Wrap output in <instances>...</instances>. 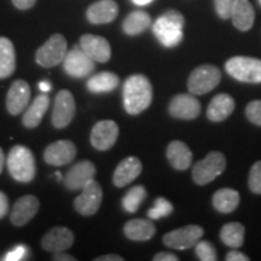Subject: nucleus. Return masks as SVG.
Masks as SVG:
<instances>
[{"label": "nucleus", "instance_id": "37998d69", "mask_svg": "<svg viewBox=\"0 0 261 261\" xmlns=\"http://www.w3.org/2000/svg\"><path fill=\"white\" fill-rule=\"evenodd\" d=\"M54 261H75V257L70 254H65L64 252L55 253V256L52 257Z\"/></svg>", "mask_w": 261, "mask_h": 261}, {"label": "nucleus", "instance_id": "9d476101", "mask_svg": "<svg viewBox=\"0 0 261 261\" xmlns=\"http://www.w3.org/2000/svg\"><path fill=\"white\" fill-rule=\"evenodd\" d=\"M75 112H76V104H75L74 96L70 91L61 90L55 98L54 110H52V125L58 129L65 128L73 121Z\"/></svg>", "mask_w": 261, "mask_h": 261}, {"label": "nucleus", "instance_id": "0eeeda50", "mask_svg": "<svg viewBox=\"0 0 261 261\" xmlns=\"http://www.w3.org/2000/svg\"><path fill=\"white\" fill-rule=\"evenodd\" d=\"M67 40L62 34H54L35 54V61L44 68H52L63 63L67 55Z\"/></svg>", "mask_w": 261, "mask_h": 261}, {"label": "nucleus", "instance_id": "f8f14e48", "mask_svg": "<svg viewBox=\"0 0 261 261\" xmlns=\"http://www.w3.org/2000/svg\"><path fill=\"white\" fill-rule=\"evenodd\" d=\"M119 137V126L113 120H100L91 130V144L99 151L112 149Z\"/></svg>", "mask_w": 261, "mask_h": 261}, {"label": "nucleus", "instance_id": "c03bdc74", "mask_svg": "<svg viewBox=\"0 0 261 261\" xmlns=\"http://www.w3.org/2000/svg\"><path fill=\"white\" fill-rule=\"evenodd\" d=\"M96 261H123V257L117 255V254H108V255L98 256Z\"/></svg>", "mask_w": 261, "mask_h": 261}, {"label": "nucleus", "instance_id": "f257e3e1", "mask_svg": "<svg viewBox=\"0 0 261 261\" xmlns=\"http://www.w3.org/2000/svg\"><path fill=\"white\" fill-rule=\"evenodd\" d=\"M123 108L129 115H138L148 109L152 102V86L142 74L130 75L123 84Z\"/></svg>", "mask_w": 261, "mask_h": 261}, {"label": "nucleus", "instance_id": "58836bf2", "mask_svg": "<svg viewBox=\"0 0 261 261\" xmlns=\"http://www.w3.org/2000/svg\"><path fill=\"white\" fill-rule=\"evenodd\" d=\"M225 259H226V261H249V257L246 254L238 252V250H236V248H233V250L228 252Z\"/></svg>", "mask_w": 261, "mask_h": 261}, {"label": "nucleus", "instance_id": "2eb2a0df", "mask_svg": "<svg viewBox=\"0 0 261 261\" xmlns=\"http://www.w3.org/2000/svg\"><path fill=\"white\" fill-rule=\"evenodd\" d=\"M169 114L179 120H194L200 115L201 103L192 94H178L169 103Z\"/></svg>", "mask_w": 261, "mask_h": 261}, {"label": "nucleus", "instance_id": "a18cd8bd", "mask_svg": "<svg viewBox=\"0 0 261 261\" xmlns=\"http://www.w3.org/2000/svg\"><path fill=\"white\" fill-rule=\"evenodd\" d=\"M39 90L41 91V92L46 93V92H50L51 91V85L48 81H41V83H39Z\"/></svg>", "mask_w": 261, "mask_h": 261}, {"label": "nucleus", "instance_id": "5701e85b", "mask_svg": "<svg viewBox=\"0 0 261 261\" xmlns=\"http://www.w3.org/2000/svg\"><path fill=\"white\" fill-rule=\"evenodd\" d=\"M233 25L242 32L249 31L255 19V11L249 0H234L231 11Z\"/></svg>", "mask_w": 261, "mask_h": 261}, {"label": "nucleus", "instance_id": "f3484780", "mask_svg": "<svg viewBox=\"0 0 261 261\" xmlns=\"http://www.w3.org/2000/svg\"><path fill=\"white\" fill-rule=\"evenodd\" d=\"M39 205L40 203L34 195H25L19 197L12 207L11 215H10L11 223L18 227L24 226L37 215Z\"/></svg>", "mask_w": 261, "mask_h": 261}, {"label": "nucleus", "instance_id": "4468645a", "mask_svg": "<svg viewBox=\"0 0 261 261\" xmlns=\"http://www.w3.org/2000/svg\"><path fill=\"white\" fill-rule=\"evenodd\" d=\"M96 166L91 161H81L73 166L64 177V185L71 191L83 190L96 177Z\"/></svg>", "mask_w": 261, "mask_h": 261}, {"label": "nucleus", "instance_id": "1a4fd4ad", "mask_svg": "<svg viewBox=\"0 0 261 261\" xmlns=\"http://www.w3.org/2000/svg\"><path fill=\"white\" fill-rule=\"evenodd\" d=\"M96 62L91 58L80 46H75L67 52L63 61V69L71 77L87 76L93 73L96 68Z\"/></svg>", "mask_w": 261, "mask_h": 261}, {"label": "nucleus", "instance_id": "423d86ee", "mask_svg": "<svg viewBox=\"0 0 261 261\" xmlns=\"http://www.w3.org/2000/svg\"><path fill=\"white\" fill-rule=\"evenodd\" d=\"M221 80V71L213 64H203L191 71L188 80L189 92L205 94L218 86Z\"/></svg>", "mask_w": 261, "mask_h": 261}, {"label": "nucleus", "instance_id": "393cba45", "mask_svg": "<svg viewBox=\"0 0 261 261\" xmlns=\"http://www.w3.org/2000/svg\"><path fill=\"white\" fill-rule=\"evenodd\" d=\"M48 106H50V97L47 96V93L42 92L37 96L23 114V117H22L23 126L27 128H35L40 125L42 117L47 112Z\"/></svg>", "mask_w": 261, "mask_h": 261}, {"label": "nucleus", "instance_id": "c756f323", "mask_svg": "<svg viewBox=\"0 0 261 261\" xmlns=\"http://www.w3.org/2000/svg\"><path fill=\"white\" fill-rule=\"evenodd\" d=\"M151 24V18L144 11H133L127 16L122 23V29L127 35H138L146 31Z\"/></svg>", "mask_w": 261, "mask_h": 261}, {"label": "nucleus", "instance_id": "f03ea898", "mask_svg": "<svg viewBox=\"0 0 261 261\" xmlns=\"http://www.w3.org/2000/svg\"><path fill=\"white\" fill-rule=\"evenodd\" d=\"M185 18L177 10H169L162 14L152 24L155 37L165 47H174L182 40Z\"/></svg>", "mask_w": 261, "mask_h": 261}, {"label": "nucleus", "instance_id": "a878e982", "mask_svg": "<svg viewBox=\"0 0 261 261\" xmlns=\"http://www.w3.org/2000/svg\"><path fill=\"white\" fill-rule=\"evenodd\" d=\"M123 232L132 241H149L156 233V227L151 219H132L125 224Z\"/></svg>", "mask_w": 261, "mask_h": 261}, {"label": "nucleus", "instance_id": "ddd939ff", "mask_svg": "<svg viewBox=\"0 0 261 261\" xmlns=\"http://www.w3.org/2000/svg\"><path fill=\"white\" fill-rule=\"evenodd\" d=\"M76 146L69 139H62L52 143L45 149L44 160L47 165L61 167L70 163L76 158Z\"/></svg>", "mask_w": 261, "mask_h": 261}, {"label": "nucleus", "instance_id": "7c9ffc66", "mask_svg": "<svg viewBox=\"0 0 261 261\" xmlns=\"http://www.w3.org/2000/svg\"><path fill=\"white\" fill-rule=\"evenodd\" d=\"M220 240L227 247H242L244 242V226L240 223L225 224L220 230Z\"/></svg>", "mask_w": 261, "mask_h": 261}, {"label": "nucleus", "instance_id": "c9c22d12", "mask_svg": "<svg viewBox=\"0 0 261 261\" xmlns=\"http://www.w3.org/2000/svg\"><path fill=\"white\" fill-rule=\"evenodd\" d=\"M246 116L250 122L261 126V100H253L246 108Z\"/></svg>", "mask_w": 261, "mask_h": 261}, {"label": "nucleus", "instance_id": "9b49d317", "mask_svg": "<svg viewBox=\"0 0 261 261\" xmlns=\"http://www.w3.org/2000/svg\"><path fill=\"white\" fill-rule=\"evenodd\" d=\"M103 201V190L98 182L90 181L81 191V194L74 200V207L76 212L85 217H91L99 211Z\"/></svg>", "mask_w": 261, "mask_h": 261}, {"label": "nucleus", "instance_id": "bb28decb", "mask_svg": "<svg viewBox=\"0 0 261 261\" xmlns=\"http://www.w3.org/2000/svg\"><path fill=\"white\" fill-rule=\"evenodd\" d=\"M16 69V54L12 41L0 37V79L11 76Z\"/></svg>", "mask_w": 261, "mask_h": 261}, {"label": "nucleus", "instance_id": "49530a36", "mask_svg": "<svg viewBox=\"0 0 261 261\" xmlns=\"http://www.w3.org/2000/svg\"><path fill=\"white\" fill-rule=\"evenodd\" d=\"M5 154H4V150L0 148V174H2L3 172V168H4V165H5Z\"/></svg>", "mask_w": 261, "mask_h": 261}, {"label": "nucleus", "instance_id": "ea45409f", "mask_svg": "<svg viewBox=\"0 0 261 261\" xmlns=\"http://www.w3.org/2000/svg\"><path fill=\"white\" fill-rule=\"evenodd\" d=\"M9 212V198L4 192L0 191V219L5 217Z\"/></svg>", "mask_w": 261, "mask_h": 261}, {"label": "nucleus", "instance_id": "473e14b6", "mask_svg": "<svg viewBox=\"0 0 261 261\" xmlns=\"http://www.w3.org/2000/svg\"><path fill=\"white\" fill-rule=\"evenodd\" d=\"M173 212V204L169 202L167 198L165 197H159L155 201L152 208H150L148 211V218L151 220H158L161 218H166L168 215H171Z\"/></svg>", "mask_w": 261, "mask_h": 261}, {"label": "nucleus", "instance_id": "aec40b11", "mask_svg": "<svg viewBox=\"0 0 261 261\" xmlns=\"http://www.w3.org/2000/svg\"><path fill=\"white\" fill-rule=\"evenodd\" d=\"M143 169V165L140 160L136 156H129V158L123 159L121 162L117 165L114 172L113 182L116 188H123L128 185L135 179L140 175Z\"/></svg>", "mask_w": 261, "mask_h": 261}, {"label": "nucleus", "instance_id": "a211bd4d", "mask_svg": "<svg viewBox=\"0 0 261 261\" xmlns=\"http://www.w3.org/2000/svg\"><path fill=\"white\" fill-rule=\"evenodd\" d=\"M74 233L68 227L56 226L51 228L41 240V247L46 252L60 253L65 252L73 246Z\"/></svg>", "mask_w": 261, "mask_h": 261}, {"label": "nucleus", "instance_id": "a19ab883", "mask_svg": "<svg viewBox=\"0 0 261 261\" xmlns=\"http://www.w3.org/2000/svg\"><path fill=\"white\" fill-rule=\"evenodd\" d=\"M154 261H179V257L174 254L168 253V252H161L155 254L154 257H152Z\"/></svg>", "mask_w": 261, "mask_h": 261}, {"label": "nucleus", "instance_id": "de8ad7c7", "mask_svg": "<svg viewBox=\"0 0 261 261\" xmlns=\"http://www.w3.org/2000/svg\"><path fill=\"white\" fill-rule=\"evenodd\" d=\"M132 2L138 6H145V5H149L150 3L154 2V0H132Z\"/></svg>", "mask_w": 261, "mask_h": 261}, {"label": "nucleus", "instance_id": "cd10ccee", "mask_svg": "<svg viewBox=\"0 0 261 261\" xmlns=\"http://www.w3.org/2000/svg\"><path fill=\"white\" fill-rule=\"evenodd\" d=\"M120 79L116 74L112 71H102L93 75L87 81V90L92 93H108L112 92L119 86Z\"/></svg>", "mask_w": 261, "mask_h": 261}, {"label": "nucleus", "instance_id": "c85d7f7f", "mask_svg": "<svg viewBox=\"0 0 261 261\" xmlns=\"http://www.w3.org/2000/svg\"><path fill=\"white\" fill-rule=\"evenodd\" d=\"M240 198L238 191L230 188H224L218 190L213 195V205L218 212L227 214L233 212L238 207Z\"/></svg>", "mask_w": 261, "mask_h": 261}, {"label": "nucleus", "instance_id": "e433bc0d", "mask_svg": "<svg viewBox=\"0 0 261 261\" xmlns=\"http://www.w3.org/2000/svg\"><path fill=\"white\" fill-rule=\"evenodd\" d=\"M234 0H214V8L218 16L223 19L231 17Z\"/></svg>", "mask_w": 261, "mask_h": 261}, {"label": "nucleus", "instance_id": "b1692460", "mask_svg": "<svg viewBox=\"0 0 261 261\" xmlns=\"http://www.w3.org/2000/svg\"><path fill=\"white\" fill-rule=\"evenodd\" d=\"M234 110L233 98L227 93L217 94L211 100L207 109V117L213 122H221L226 120Z\"/></svg>", "mask_w": 261, "mask_h": 261}, {"label": "nucleus", "instance_id": "6ab92c4d", "mask_svg": "<svg viewBox=\"0 0 261 261\" xmlns=\"http://www.w3.org/2000/svg\"><path fill=\"white\" fill-rule=\"evenodd\" d=\"M80 47L98 63H106L112 57V47L109 41L103 37L85 34L80 38Z\"/></svg>", "mask_w": 261, "mask_h": 261}, {"label": "nucleus", "instance_id": "20e7f679", "mask_svg": "<svg viewBox=\"0 0 261 261\" xmlns=\"http://www.w3.org/2000/svg\"><path fill=\"white\" fill-rule=\"evenodd\" d=\"M227 74L241 83H261V60L254 57L237 56L225 63Z\"/></svg>", "mask_w": 261, "mask_h": 261}, {"label": "nucleus", "instance_id": "8fccbe9b", "mask_svg": "<svg viewBox=\"0 0 261 261\" xmlns=\"http://www.w3.org/2000/svg\"><path fill=\"white\" fill-rule=\"evenodd\" d=\"M260 4H261V0H260Z\"/></svg>", "mask_w": 261, "mask_h": 261}, {"label": "nucleus", "instance_id": "dca6fc26", "mask_svg": "<svg viewBox=\"0 0 261 261\" xmlns=\"http://www.w3.org/2000/svg\"><path fill=\"white\" fill-rule=\"evenodd\" d=\"M31 100V87L24 80H16L6 94V109L11 115L24 112Z\"/></svg>", "mask_w": 261, "mask_h": 261}, {"label": "nucleus", "instance_id": "72a5a7b5", "mask_svg": "<svg viewBox=\"0 0 261 261\" xmlns=\"http://www.w3.org/2000/svg\"><path fill=\"white\" fill-rule=\"evenodd\" d=\"M195 253L201 261H217V252L213 244L208 241H198L195 244Z\"/></svg>", "mask_w": 261, "mask_h": 261}, {"label": "nucleus", "instance_id": "7ed1b4c3", "mask_svg": "<svg viewBox=\"0 0 261 261\" xmlns=\"http://www.w3.org/2000/svg\"><path fill=\"white\" fill-rule=\"evenodd\" d=\"M9 172L16 181L29 182L35 177L37 165L31 149L23 145H16L10 150L6 159Z\"/></svg>", "mask_w": 261, "mask_h": 261}, {"label": "nucleus", "instance_id": "4c0bfd02", "mask_svg": "<svg viewBox=\"0 0 261 261\" xmlns=\"http://www.w3.org/2000/svg\"><path fill=\"white\" fill-rule=\"evenodd\" d=\"M28 254V248L25 246H16L14 249H11L6 254L5 261H18L24 259Z\"/></svg>", "mask_w": 261, "mask_h": 261}, {"label": "nucleus", "instance_id": "39448f33", "mask_svg": "<svg viewBox=\"0 0 261 261\" xmlns=\"http://www.w3.org/2000/svg\"><path fill=\"white\" fill-rule=\"evenodd\" d=\"M226 168V159L223 152L212 151L203 160L195 163L192 179L197 185H207L223 174Z\"/></svg>", "mask_w": 261, "mask_h": 261}, {"label": "nucleus", "instance_id": "4be33fe9", "mask_svg": "<svg viewBox=\"0 0 261 261\" xmlns=\"http://www.w3.org/2000/svg\"><path fill=\"white\" fill-rule=\"evenodd\" d=\"M168 162L177 171H185L191 166L192 152L189 146L180 140H173L167 146L166 151Z\"/></svg>", "mask_w": 261, "mask_h": 261}, {"label": "nucleus", "instance_id": "2f4dec72", "mask_svg": "<svg viewBox=\"0 0 261 261\" xmlns=\"http://www.w3.org/2000/svg\"><path fill=\"white\" fill-rule=\"evenodd\" d=\"M146 198V190L142 185H137V187L132 188L128 192L123 196L122 198V207L127 213H136L138 212L140 204L144 202Z\"/></svg>", "mask_w": 261, "mask_h": 261}, {"label": "nucleus", "instance_id": "412c9836", "mask_svg": "<svg viewBox=\"0 0 261 261\" xmlns=\"http://www.w3.org/2000/svg\"><path fill=\"white\" fill-rule=\"evenodd\" d=\"M119 14V8L114 0H100L87 9L86 16L92 24H106L113 22Z\"/></svg>", "mask_w": 261, "mask_h": 261}, {"label": "nucleus", "instance_id": "09e8293b", "mask_svg": "<svg viewBox=\"0 0 261 261\" xmlns=\"http://www.w3.org/2000/svg\"><path fill=\"white\" fill-rule=\"evenodd\" d=\"M55 175H56V177L58 178V180H62V175H61V173H60V172H56V173H55Z\"/></svg>", "mask_w": 261, "mask_h": 261}, {"label": "nucleus", "instance_id": "79ce46f5", "mask_svg": "<svg viewBox=\"0 0 261 261\" xmlns=\"http://www.w3.org/2000/svg\"><path fill=\"white\" fill-rule=\"evenodd\" d=\"M12 3L19 10H28L35 5L37 0H12Z\"/></svg>", "mask_w": 261, "mask_h": 261}, {"label": "nucleus", "instance_id": "6e6552de", "mask_svg": "<svg viewBox=\"0 0 261 261\" xmlns=\"http://www.w3.org/2000/svg\"><path fill=\"white\" fill-rule=\"evenodd\" d=\"M204 230L200 225H188L166 233L162 238L165 246L173 249L185 250L195 247V244L203 237Z\"/></svg>", "mask_w": 261, "mask_h": 261}, {"label": "nucleus", "instance_id": "f704fd0d", "mask_svg": "<svg viewBox=\"0 0 261 261\" xmlns=\"http://www.w3.org/2000/svg\"><path fill=\"white\" fill-rule=\"evenodd\" d=\"M248 185L252 192L256 195H261V161H257L250 168Z\"/></svg>", "mask_w": 261, "mask_h": 261}]
</instances>
